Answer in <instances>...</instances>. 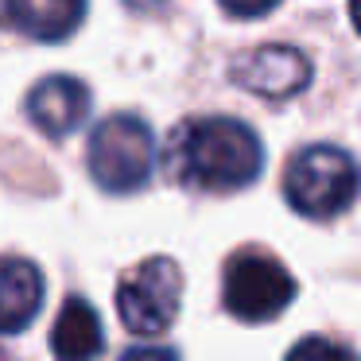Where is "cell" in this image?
Masks as SVG:
<instances>
[{"label": "cell", "instance_id": "6da1fadb", "mask_svg": "<svg viewBox=\"0 0 361 361\" xmlns=\"http://www.w3.org/2000/svg\"><path fill=\"white\" fill-rule=\"evenodd\" d=\"M264 167L257 133L233 117L187 121L167 140V171L195 190H241Z\"/></svg>", "mask_w": 361, "mask_h": 361}, {"label": "cell", "instance_id": "7a4b0ae2", "mask_svg": "<svg viewBox=\"0 0 361 361\" xmlns=\"http://www.w3.org/2000/svg\"><path fill=\"white\" fill-rule=\"evenodd\" d=\"M357 190H361V167L353 164L350 152L334 148V144L303 148L283 175V195H288L291 210L319 221L350 210Z\"/></svg>", "mask_w": 361, "mask_h": 361}, {"label": "cell", "instance_id": "3957f363", "mask_svg": "<svg viewBox=\"0 0 361 361\" xmlns=\"http://www.w3.org/2000/svg\"><path fill=\"white\" fill-rule=\"evenodd\" d=\"M156 167V140L152 128L140 117H117L102 121L90 136V175L97 179V187H105L109 195H128L140 190L152 179Z\"/></svg>", "mask_w": 361, "mask_h": 361}, {"label": "cell", "instance_id": "277c9868", "mask_svg": "<svg viewBox=\"0 0 361 361\" xmlns=\"http://www.w3.org/2000/svg\"><path fill=\"white\" fill-rule=\"evenodd\" d=\"M179 291H183V272L175 260H167V257L144 260L117 288L121 322L133 334H159L179 314Z\"/></svg>", "mask_w": 361, "mask_h": 361}, {"label": "cell", "instance_id": "5b68a950", "mask_svg": "<svg viewBox=\"0 0 361 361\" xmlns=\"http://www.w3.org/2000/svg\"><path fill=\"white\" fill-rule=\"evenodd\" d=\"M295 299V280L280 260L241 252L226 268V307L241 322H268Z\"/></svg>", "mask_w": 361, "mask_h": 361}, {"label": "cell", "instance_id": "8992f818", "mask_svg": "<svg viewBox=\"0 0 361 361\" xmlns=\"http://www.w3.org/2000/svg\"><path fill=\"white\" fill-rule=\"evenodd\" d=\"M233 78L237 86H245L249 94H260V97H291L299 90H307L311 82V63H307L303 51L295 47H257L252 55H245L241 63L233 66Z\"/></svg>", "mask_w": 361, "mask_h": 361}, {"label": "cell", "instance_id": "52a82bcc", "mask_svg": "<svg viewBox=\"0 0 361 361\" xmlns=\"http://www.w3.org/2000/svg\"><path fill=\"white\" fill-rule=\"evenodd\" d=\"M27 113L47 136H66L90 117V90L78 78L51 74L27 97Z\"/></svg>", "mask_w": 361, "mask_h": 361}, {"label": "cell", "instance_id": "ba28073f", "mask_svg": "<svg viewBox=\"0 0 361 361\" xmlns=\"http://www.w3.org/2000/svg\"><path fill=\"white\" fill-rule=\"evenodd\" d=\"M86 16V0H0V27H16L43 43H59Z\"/></svg>", "mask_w": 361, "mask_h": 361}, {"label": "cell", "instance_id": "9c48e42d", "mask_svg": "<svg viewBox=\"0 0 361 361\" xmlns=\"http://www.w3.org/2000/svg\"><path fill=\"white\" fill-rule=\"evenodd\" d=\"M43 307V276L32 260H0V334H20Z\"/></svg>", "mask_w": 361, "mask_h": 361}, {"label": "cell", "instance_id": "30bf717a", "mask_svg": "<svg viewBox=\"0 0 361 361\" xmlns=\"http://www.w3.org/2000/svg\"><path fill=\"white\" fill-rule=\"evenodd\" d=\"M105 345L102 319L82 295H71L51 326V350L59 361H94Z\"/></svg>", "mask_w": 361, "mask_h": 361}, {"label": "cell", "instance_id": "8fae6325", "mask_svg": "<svg viewBox=\"0 0 361 361\" xmlns=\"http://www.w3.org/2000/svg\"><path fill=\"white\" fill-rule=\"evenodd\" d=\"M288 361H357L345 345L330 342V338H303L295 350L288 353Z\"/></svg>", "mask_w": 361, "mask_h": 361}, {"label": "cell", "instance_id": "7c38bea8", "mask_svg": "<svg viewBox=\"0 0 361 361\" xmlns=\"http://www.w3.org/2000/svg\"><path fill=\"white\" fill-rule=\"evenodd\" d=\"M276 4H280V0H221V8L237 20H257V16H264V12H272Z\"/></svg>", "mask_w": 361, "mask_h": 361}, {"label": "cell", "instance_id": "4fadbf2b", "mask_svg": "<svg viewBox=\"0 0 361 361\" xmlns=\"http://www.w3.org/2000/svg\"><path fill=\"white\" fill-rule=\"evenodd\" d=\"M121 361H179V353L167 350V345H136V350H128Z\"/></svg>", "mask_w": 361, "mask_h": 361}, {"label": "cell", "instance_id": "5bb4252c", "mask_svg": "<svg viewBox=\"0 0 361 361\" xmlns=\"http://www.w3.org/2000/svg\"><path fill=\"white\" fill-rule=\"evenodd\" d=\"M350 16H353V27L361 32V0H350Z\"/></svg>", "mask_w": 361, "mask_h": 361}, {"label": "cell", "instance_id": "9a60e30c", "mask_svg": "<svg viewBox=\"0 0 361 361\" xmlns=\"http://www.w3.org/2000/svg\"><path fill=\"white\" fill-rule=\"evenodd\" d=\"M0 361H12V357H8V353H4V350H0Z\"/></svg>", "mask_w": 361, "mask_h": 361}]
</instances>
